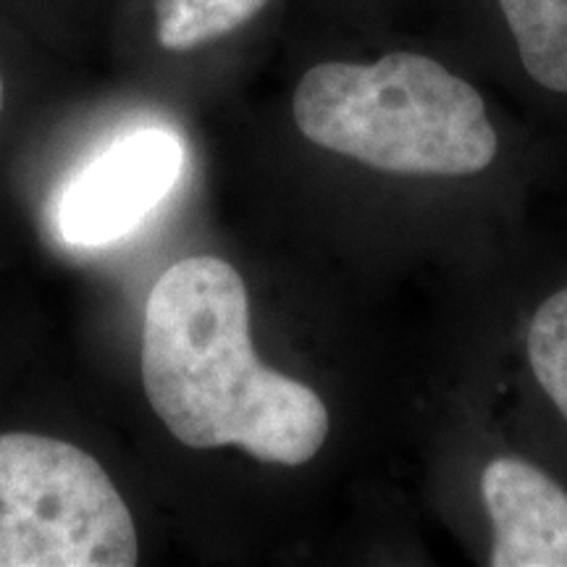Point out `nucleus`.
<instances>
[{
	"mask_svg": "<svg viewBox=\"0 0 567 567\" xmlns=\"http://www.w3.org/2000/svg\"><path fill=\"white\" fill-rule=\"evenodd\" d=\"M142 384L163 425L193 450L239 446L295 467L329 436L321 396L258 360L243 276L213 255L179 260L151 289Z\"/></svg>",
	"mask_w": 567,
	"mask_h": 567,
	"instance_id": "1",
	"label": "nucleus"
},
{
	"mask_svg": "<svg viewBox=\"0 0 567 567\" xmlns=\"http://www.w3.org/2000/svg\"><path fill=\"white\" fill-rule=\"evenodd\" d=\"M292 116L313 145L384 174H478L499 147L484 95L417 51L318 63L297 84Z\"/></svg>",
	"mask_w": 567,
	"mask_h": 567,
	"instance_id": "2",
	"label": "nucleus"
},
{
	"mask_svg": "<svg viewBox=\"0 0 567 567\" xmlns=\"http://www.w3.org/2000/svg\"><path fill=\"white\" fill-rule=\"evenodd\" d=\"M137 528L109 473L61 439L0 434V567H132Z\"/></svg>",
	"mask_w": 567,
	"mask_h": 567,
	"instance_id": "3",
	"label": "nucleus"
},
{
	"mask_svg": "<svg viewBox=\"0 0 567 567\" xmlns=\"http://www.w3.org/2000/svg\"><path fill=\"white\" fill-rule=\"evenodd\" d=\"M182 142L166 130L124 134L63 187L59 231L69 245L101 247L130 234L174 189Z\"/></svg>",
	"mask_w": 567,
	"mask_h": 567,
	"instance_id": "4",
	"label": "nucleus"
},
{
	"mask_svg": "<svg viewBox=\"0 0 567 567\" xmlns=\"http://www.w3.org/2000/svg\"><path fill=\"white\" fill-rule=\"evenodd\" d=\"M492 515V567H567V492L520 457H496L481 473Z\"/></svg>",
	"mask_w": 567,
	"mask_h": 567,
	"instance_id": "5",
	"label": "nucleus"
},
{
	"mask_svg": "<svg viewBox=\"0 0 567 567\" xmlns=\"http://www.w3.org/2000/svg\"><path fill=\"white\" fill-rule=\"evenodd\" d=\"M530 82L567 95V0H496Z\"/></svg>",
	"mask_w": 567,
	"mask_h": 567,
	"instance_id": "6",
	"label": "nucleus"
},
{
	"mask_svg": "<svg viewBox=\"0 0 567 567\" xmlns=\"http://www.w3.org/2000/svg\"><path fill=\"white\" fill-rule=\"evenodd\" d=\"M268 0H155V32L161 48L187 53L243 30Z\"/></svg>",
	"mask_w": 567,
	"mask_h": 567,
	"instance_id": "7",
	"label": "nucleus"
},
{
	"mask_svg": "<svg viewBox=\"0 0 567 567\" xmlns=\"http://www.w3.org/2000/svg\"><path fill=\"white\" fill-rule=\"evenodd\" d=\"M528 360L538 386L567 421V287L536 310L528 326Z\"/></svg>",
	"mask_w": 567,
	"mask_h": 567,
	"instance_id": "8",
	"label": "nucleus"
},
{
	"mask_svg": "<svg viewBox=\"0 0 567 567\" xmlns=\"http://www.w3.org/2000/svg\"><path fill=\"white\" fill-rule=\"evenodd\" d=\"M3 97H6V87H3V74H0V113H3Z\"/></svg>",
	"mask_w": 567,
	"mask_h": 567,
	"instance_id": "9",
	"label": "nucleus"
}]
</instances>
